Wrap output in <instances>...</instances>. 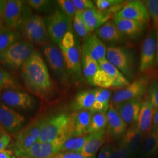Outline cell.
Listing matches in <instances>:
<instances>
[{
  "mask_svg": "<svg viewBox=\"0 0 158 158\" xmlns=\"http://www.w3.org/2000/svg\"><path fill=\"white\" fill-rule=\"evenodd\" d=\"M37 142L33 136L29 134L25 128H23V130L17 132L14 144L15 154L18 156L21 157L30 147Z\"/></svg>",
  "mask_w": 158,
  "mask_h": 158,
  "instance_id": "cell-27",
  "label": "cell"
},
{
  "mask_svg": "<svg viewBox=\"0 0 158 158\" xmlns=\"http://www.w3.org/2000/svg\"><path fill=\"white\" fill-rule=\"evenodd\" d=\"M11 142V137L8 133L4 132L0 136V151L6 150Z\"/></svg>",
  "mask_w": 158,
  "mask_h": 158,
  "instance_id": "cell-44",
  "label": "cell"
},
{
  "mask_svg": "<svg viewBox=\"0 0 158 158\" xmlns=\"http://www.w3.org/2000/svg\"><path fill=\"white\" fill-rule=\"evenodd\" d=\"M5 27V26L3 24V21H0V32L2 31V29Z\"/></svg>",
  "mask_w": 158,
  "mask_h": 158,
  "instance_id": "cell-50",
  "label": "cell"
},
{
  "mask_svg": "<svg viewBox=\"0 0 158 158\" xmlns=\"http://www.w3.org/2000/svg\"><path fill=\"white\" fill-rule=\"evenodd\" d=\"M153 128L158 131V110L156 111V112L154 114L153 119Z\"/></svg>",
  "mask_w": 158,
  "mask_h": 158,
  "instance_id": "cell-48",
  "label": "cell"
},
{
  "mask_svg": "<svg viewBox=\"0 0 158 158\" xmlns=\"http://www.w3.org/2000/svg\"><path fill=\"white\" fill-rule=\"evenodd\" d=\"M155 63L158 66V28L156 32V60Z\"/></svg>",
  "mask_w": 158,
  "mask_h": 158,
  "instance_id": "cell-49",
  "label": "cell"
},
{
  "mask_svg": "<svg viewBox=\"0 0 158 158\" xmlns=\"http://www.w3.org/2000/svg\"><path fill=\"white\" fill-rule=\"evenodd\" d=\"M149 78L142 76L130 85L114 93L111 98V106L115 107L120 103L134 99H141L146 94L149 85Z\"/></svg>",
  "mask_w": 158,
  "mask_h": 158,
  "instance_id": "cell-10",
  "label": "cell"
},
{
  "mask_svg": "<svg viewBox=\"0 0 158 158\" xmlns=\"http://www.w3.org/2000/svg\"><path fill=\"white\" fill-rule=\"evenodd\" d=\"M27 2L31 8L40 11H47L52 4V1L48 0H29Z\"/></svg>",
  "mask_w": 158,
  "mask_h": 158,
  "instance_id": "cell-41",
  "label": "cell"
},
{
  "mask_svg": "<svg viewBox=\"0 0 158 158\" xmlns=\"http://www.w3.org/2000/svg\"><path fill=\"white\" fill-rule=\"evenodd\" d=\"M32 15V8L27 1L9 0L6 1L2 21L7 28L18 32L23 30Z\"/></svg>",
  "mask_w": 158,
  "mask_h": 158,
  "instance_id": "cell-7",
  "label": "cell"
},
{
  "mask_svg": "<svg viewBox=\"0 0 158 158\" xmlns=\"http://www.w3.org/2000/svg\"><path fill=\"white\" fill-rule=\"evenodd\" d=\"M81 53L90 56L98 62L106 58L107 47L96 34L93 33L83 41L81 46Z\"/></svg>",
  "mask_w": 158,
  "mask_h": 158,
  "instance_id": "cell-18",
  "label": "cell"
},
{
  "mask_svg": "<svg viewBox=\"0 0 158 158\" xmlns=\"http://www.w3.org/2000/svg\"><path fill=\"white\" fill-rule=\"evenodd\" d=\"M142 150L144 154L151 155L158 151V131L153 128L145 136L142 142Z\"/></svg>",
  "mask_w": 158,
  "mask_h": 158,
  "instance_id": "cell-30",
  "label": "cell"
},
{
  "mask_svg": "<svg viewBox=\"0 0 158 158\" xmlns=\"http://www.w3.org/2000/svg\"><path fill=\"white\" fill-rule=\"evenodd\" d=\"M113 20L119 30L131 40H136L139 38L143 34L147 24L116 15L113 17Z\"/></svg>",
  "mask_w": 158,
  "mask_h": 158,
  "instance_id": "cell-19",
  "label": "cell"
},
{
  "mask_svg": "<svg viewBox=\"0 0 158 158\" xmlns=\"http://www.w3.org/2000/svg\"><path fill=\"white\" fill-rule=\"evenodd\" d=\"M21 77L27 90L45 98L53 90V83L48 66L40 52L35 51L21 70Z\"/></svg>",
  "mask_w": 158,
  "mask_h": 158,
  "instance_id": "cell-1",
  "label": "cell"
},
{
  "mask_svg": "<svg viewBox=\"0 0 158 158\" xmlns=\"http://www.w3.org/2000/svg\"><path fill=\"white\" fill-rule=\"evenodd\" d=\"M95 34L104 43L110 46L123 45L128 44L129 39L123 34L114 23L109 20L95 31Z\"/></svg>",
  "mask_w": 158,
  "mask_h": 158,
  "instance_id": "cell-13",
  "label": "cell"
},
{
  "mask_svg": "<svg viewBox=\"0 0 158 158\" xmlns=\"http://www.w3.org/2000/svg\"><path fill=\"white\" fill-rule=\"evenodd\" d=\"M149 16L151 18L155 27L158 28V0H148L143 1Z\"/></svg>",
  "mask_w": 158,
  "mask_h": 158,
  "instance_id": "cell-37",
  "label": "cell"
},
{
  "mask_svg": "<svg viewBox=\"0 0 158 158\" xmlns=\"http://www.w3.org/2000/svg\"><path fill=\"white\" fill-rule=\"evenodd\" d=\"M72 22L74 30L79 38L85 40L91 34L87 28L81 13H76Z\"/></svg>",
  "mask_w": 158,
  "mask_h": 158,
  "instance_id": "cell-34",
  "label": "cell"
},
{
  "mask_svg": "<svg viewBox=\"0 0 158 158\" xmlns=\"http://www.w3.org/2000/svg\"><path fill=\"white\" fill-rule=\"evenodd\" d=\"M156 34L149 32L143 40L142 45L139 69L140 72H146L152 68L156 60Z\"/></svg>",
  "mask_w": 158,
  "mask_h": 158,
  "instance_id": "cell-14",
  "label": "cell"
},
{
  "mask_svg": "<svg viewBox=\"0 0 158 158\" xmlns=\"http://www.w3.org/2000/svg\"><path fill=\"white\" fill-rule=\"evenodd\" d=\"M17 89L15 81L10 73L0 65V90Z\"/></svg>",
  "mask_w": 158,
  "mask_h": 158,
  "instance_id": "cell-36",
  "label": "cell"
},
{
  "mask_svg": "<svg viewBox=\"0 0 158 158\" xmlns=\"http://www.w3.org/2000/svg\"><path fill=\"white\" fill-rule=\"evenodd\" d=\"M111 93L108 89H97L95 102L91 108L93 113H107L110 108V101Z\"/></svg>",
  "mask_w": 158,
  "mask_h": 158,
  "instance_id": "cell-28",
  "label": "cell"
},
{
  "mask_svg": "<svg viewBox=\"0 0 158 158\" xmlns=\"http://www.w3.org/2000/svg\"><path fill=\"white\" fill-rule=\"evenodd\" d=\"M96 89L80 91L76 94L71 104L74 111L90 110L96 99Z\"/></svg>",
  "mask_w": 158,
  "mask_h": 158,
  "instance_id": "cell-24",
  "label": "cell"
},
{
  "mask_svg": "<svg viewBox=\"0 0 158 158\" xmlns=\"http://www.w3.org/2000/svg\"><path fill=\"white\" fill-rule=\"evenodd\" d=\"M76 12L83 13L96 7L93 1L90 0H72Z\"/></svg>",
  "mask_w": 158,
  "mask_h": 158,
  "instance_id": "cell-42",
  "label": "cell"
},
{
  "mask_svg": "<svg viewBox=\"0 0 158 158\" xmlns=\"http://www.w3.org/2000/svg\"><path fill=\"white\" fill-rule=\"evenodd\" d=\"M13 152L11 150H4L0 151V158H12Z\"/></svg>",
  "mask_w": 158,
  "mask_h": 158,
  "instance_id": "cell-47",
  "label": "cell"
},
{
  "mask_svg": "<svg viewBox=\"0 0 158 158\" xmlns=\"http://www.w3.org/2000/svg\"><path fill=\"white\" fill-rule=\"evenodd\" d=\"M62 51L70 83L80 85L84 81L81 69V48L77 36L69 31L57 45Z\"/></svg>",
  "mask_w": 158,
  "mask_h": 158,
  "instance_id": "cell-3",
  "label": "cell"
},
{
  "mask_svg": "<svg viewBox=\"0 0 158 158\" xmlns=\"http://www.w3.org/2000/svg\"><path fill=\"white\" fill-rule=\"evenodd\" d=\"M130 155L128 149L122 143L119 147L111 145L110 158H127Z\"/></svg>",
  "mask_w": 158,
  "mask_h": 158,
  "instance_id": "cell-40",
  "label": "cell"
},
{
  "mask_svg": "<svg viewBox=\"0 0 158 158\" xmlns=\"http://www.w3.org/2000/svg\"><path fill=\"white\" fill-rule=\"evenodd\" d=\"M52 158H93L87 157L81 152H60Z\"/></svg>",
  "mask_w": 158,
  "mask_h": 158,
  "instance_id": "cell-43",
  "label": "cell"
},
{
  "mask_svg": "<svg viewBox=\"0 0 158 158\" xmlns=\"http://www.w3.org/2000/svg\"><path fill=\"white\" fill-rule=\"evenodd\" d=\"M6 0H0V21H3V15L6 8Z\"/></svg>",
  "mask_w": 158,
  "mask_h": 158,
  "instance_id": "cell-46",
  "label": "cell"
},
{
  "mask_svg": "<svg viewBox=\"0 0 158 158\" xmlns=\"http://www.w3.org/2000/svg\"><path fill=\"white\" fill-rule=\"evenodd\" d=\"M156 110L157 109L147 96L142 101L139 118L136 124L138 129L145 135L151 131L154 114Z\"/></svg>",
  "mask_w": 158,
  "mask_h": 158,
  "instance_id": "cell-21",
  "label": "cell"
},
{
  "mask_svg": "<svg viewBox=\"0 0 158 158\" xmlns=\"http://www.w3.org/2000/svg\"><path fill=\"white\" fill-rule=\"evenodd\" d=\"M51 41L58 45L69 31H72L71 21L60 10H56L45 18Z\"/></svg>",
  "mask_w": 158,
  "mask_h": 158,
  "instance_id": "cell-11",
  "label": "cell"
},
{
  "mask_svg": "<svg viewBox=\"0 0 158 158\" xmlns=\"http://www.w3.org/2000/svg\"><path fill=\"white\" fill-rule=\"evenodd\" d=\"M74 123L73 136L87 135L93 113L90 110H81L72 114Z\"/></svg>",
  "mask_w": 158,
  "mask_h": 158,
  "instance_id": "cell-25",
  "label": "cell"
},
{
  "mask_svg": "<svg viewBox=\"0 0 158 158\" xmlns=\"http://www.w3.org/2000/svg\"><path fill=\"white\" fill-rule=\"evenodd\" d=\"M107 126V113L93 114L90 123L87 129V134L91 135L104 130Z\"/></svg>",
  "mask_w": 158,
  "mask_h": 158,
  "instance_id": "cell-33",
  "label": "cell"
},
{
  "mask_svg": "<svg viewBox=\"0 0 158 158\" xmlns=\"http://www.w3.org/2000/svg\"><path fill=\"white\" fill-rule=\"evenodd\" d=\"M1 91H2V90H0V93H1Z\"/></svg>",
  "mask_w": 158,
  "mask_h": 158,
  "instance_id": "cell-53",
  "label": "cell"
},
{
  "mask_svg": "<svg viewBox=\"0 0 158 158\" xmlns=\"http://www.w3.org/2000/svg\"><path fill=\"white\" fill-rule=\"evenodd\" d=\"M36 51L34 45L19 40L0 53V65L12 70H21Z\"/></svg>",
  "mask_w": 158,
  "mask_h": 158,
  "instance_id": "cell-4",
  "label": "cell"
},
{
  "mask_svg": "<svg viewBox=\"0 0 158 158\" xmlns=\"http://www.w3.org/2000/svg\"><path fill=\"white\" fill-rule=\"evenodd\" d=\"M98 63L100 69L93 77L92 85L99 89L119 90L130 85V81L106 58L98 62Z\"/></svg>",
  "mask_w": 158,
  "mask_h": 158,
  "instance_id": "cell-5",
  "label": "cell"
},
{
  "mask_svg": "<svg viewBox=\"0 0 158 158\" xmlns=\"http://www.w3.org/2000/svg\"><path fill=\"white\" fill-rule=\"evenodd\" d=\"M100 69L98 62L90 56L81 53V69L86 82L92 85L93 80L97 72Z\"/></svg>",
  "mask_w": 158,
  "mask_h": 158,
  "instance_id": "cell-29",
  "label": "cell"
},
{
  "mask_svg": "<svg viewBox=\"0 0 158 158\" xmlns=\"http://www.w3.org/2000/svg\"><path fill=\"white\" fill-rule=\"evenodd\" d=\"M110 149H111L110 145L106 144L102 146L99 152L98 158H110Z\"/></svg>",
  "mask_w": 158,
  "mask_h": 158,
  "instance_id": "cell-45",
  "label": "cell"
},
{
  "mask_svg": "<svg viewBox=\"0 0 158 158\" xmlns=\"http://www.w3.org/2000/svg\"><path fill=\"white\" fill-rule=\"evenodd\" d=\"M2 100L4 104L10 108L28 110L34 105L33 97L28 93L18 89L6 90L2 94Z\"/></svg>",
  "mask_w": 158,
  "mask_h": 158,
  "instance_id": "cell-15",
  "label": "cell"
},
{
  "mask_svg": "<svg viewBox=\"0 0 158 158\" xmlns=\"http://www.w3.org/2000/svg\"><path fill=\"white\" fill-rule=\"evenodd\" d=\"M57 3L59 6L60 10L67 16L70 21H73L76 13V10L73 3L71 0H58Z\"/></svg>",
  "mask_w": 158,
  "mask_h": 158,
  "instance_id": "cell-38",
  "label": "cell"
},
{
  "mask_svg": "<svg viewBox=\"0 0 158 158\" xmlns=\"http://www.w3.org/2000/svg\"><path fill=\"white\" fill-rule=\"evenodd\" d=\"M25 122V117L11 108L0 102V127L6 133H16Z\"/></svg>",
  "mask_w": 158,
  "mask_h": 158,
  "instance_id": "cell-12",
  "label": "cell"
},
{
  "mask_svg": "<svg viewBox=\"0 0 158 158\" xmlns=\"http://www.w3.org/2000/svg\"><path fill=\"white\" fill-rule=\"evenodd\" d=\"M148 92L149 100L158 110V79L153 80L149 85Z\"/></svg>",
  "mask_w": 158,
  "mask_h": 158,
  "instance_id": "cell-39",
  "label": "cell"
},
{
  "mask_svg": "<svg viewBox=\"0 0 158 158\" xmlns=\"http://www.w3.org/2000/svg\"><path fill=\"white\" fill-rule=\"evenodd\" d=\"M23 37L32 45L45 46L51 44V38L48 31L44 17L32 15L24 25Z\"/></svg>",
  "mask_w": 158,
  "mask_h": 158,
  "instance_id": "cell-9",
  "label": "cell"
},
{
  "mask_svg": "<svg viewBox=\"0 0 158 158\" xmlns=\"http://www.w3.org/2000/svg\"><path fill=\"white\" fill-rule=\"evenodd\" d=\"M116 16L140 23H148L149 16L144 3L140 1H127Z\"/></svg>",
  "mask_w": 158,
  "mask_h": 158,
  "instance_id": "cell-16",
  "label": "cell"
},
{
  "mask_svg": "<svg viewBox=\"0 0 158 158\" xmlns=\"http://www.w3.org/2000/svg\"><path fill=\"white\" fill-rule=\"evenodd\" d=\"M142 99H134L120 103L115 108L125 123L130 125L137 124L141 108Z\"/></svg>",
  "mask_w": 158,
  "mask_h": 158,
  "instance_id": "cell-17",
  "label": "cell"
},
{
  "mask_svg": "<svg viewBox=\"0 0 158 158\" xmlns=\"http://www.w3.org/2000/svg\"><path fill=\"white\" fill-rule=\"evenodd\" d=\"M106 135L105 130L90 135V138L85 143L81 152L87 157L93 158L94 154L106 141Z\"/></svg>",
  "mask_w": 158,
  "mask_h": 158,
  "instance_id": "cell-26",
  "label": "cell"
},
{
  "mask_svg": "<svg viewBox=\"0 0 158 158\" xmlns=\"http://www.w3.org/2000/svg\"><path fill=\"white\" fill-rule=\"evenodd\" d=\"M90 137V135H87L70 138L61 146L60 152H81Z\"/></svg>",
  "mask_w": 158,
  "mask_h": 158,
  "instance_id": "cell-31",
  "label": "cell"
},
{
  "mask_svg": "<svg viewBox=\"0 0 158 158\" xmlns=\"http://www.w3.org/2000/svg\"><path fill=\"white\" fill-rule=\"evenodd\" d=\"M43 53L49 67L57 80L64 87H69L70 81L64 59L59 46L53 43L45 46L43 48Z\"/></svg>",
  "mask_w": 158,
  "mask_h": 158,
  "instance_id": "cell-8",
  "label": "cell"
},
{
  "mask_svg": "<svg viewBox=\"0 0 158 158\" xmlns=\"http://www.w3.org/2000/svg\"><path fill=\"white\" fill-rule=\"evenodd\" d=\"M61 145L52 142L40 143L39 158H52L60 152Z\"/></svg>",
  "mask_w": 158,
  "mask_h": 158,
  "instance_id": "cell-35",
  "label": "cell"
},
{
  "mask_svg": "<svg viewBox=\"0 0 158 158\" xmlns=\"http://www.w3.org/2000/svg\"><path fill=\"white\" fill-rule=\"evenodd\" d=\"M16 158V157H15V156H13V158Z\"/></svg>",
  "mask_w": 158,
  "mask_h": 158,
  "instance_id": "cell-52",
  "label": "cell"
},
{
  "mask_svg": "<svg viewBox=\"0 0 158 158\" xmlns=\"http://www.w3.org/2000/svg\"><path fill=\"white\" fill-rule=\"evenodd\" d=\"M144 137L145 134L139 131L136 125H134L125 132L122 143L124 145L131 155L138 149Z\"/></svg>",
  "mask_w": 158,
  "mask_h": 158,
  "instance_id": "cell-22",
  "label": "cell"
},
{
  "mask_svg": "<svg viewBox=\"0 0 158 158\" xmlns=\"http://www.w3.org/2000/svg\"><path fill=\"white\" fill-rule=\"evenodd\" d=\"M74 132L73 114L60 113L44 119L38 142H52L62 146L73 136Z\"/></svg>",
  "mask_w": 158,
  "mask_h": 158,
  "instance_id": "cell-2",
  "label": "cell"
},
{
  "mask_svg": "<svg viewBox=\"0 0 158 158\" xmlns=\"http://www.w3.org/2000/svg\"><path fill=\"white\" fill-rule=\"evenodd\" d=\"M81 14L91 34L100 28L110 19V17L98 10L96 7Z\"/></svg>",
  "mask_w": 158,
  "mask_h": 158,
  "instance_id": "cell-23",
  "label": "cell"
},
{
  "mask_svg": "<svg viewBox=\"0 0 158 158\" xmlns=\"http://www.w3.org/2000/svg\"><path fill=\"white\" fill-rule=\"evenodd\" d=\"M5 131L4 130H2V128L0 127V136Z\"/></svg>",
  "mask_w": 158,
  "mask_h": 158,
  "instance_id": "cell-51",
  "label": "cell"
},
{
  "mask_svg": "<svg viewBox=\"0 0 158 158\" xmlns=\"http://www.w3.org/2000/svg\"><path fill=\"white\" fill-rule=\"evenodd\" d=\"M106 59L130 81L135 78L136 60L133 50L127 46H109L107 48Z\"/></svg>",
  "mask_w": 158,
  "mask_h": 158,
  "instance_id": "cell-6",
  "label": "cell"
},
{
  "mask_svg": "<svg viewBox=\"0 0 158 158\" xmlns=\"http://www.w3.org/2000/svg\"><path fill=\"white\" fill-rule=\"evenodd\" d=\"M21 39V35L19 32L9 29L5 27L0 32V53Z\"/></svg>",
  "mask_w": 158,
  "mask_h": 158,
  "instance_id": "cell-32",
  "label": "cell"
},
{
  "mask_svg": "<svg viewBox=\"0 0 158 158\" xmlns=\"http://www.w3.org/2000/svg\"><path fill=\"white\" fill-rule=\"evenodd\" d=\"M108 131L107 135L113 139H118L124 135L127 124L119 115L118 110L110 106L107 112Z\"/></svg>",
  "mask_w": 158,
  "mask_h": 158,
  "instance_id": "cell-20",
  "label": "cell"
}]
</instances>
